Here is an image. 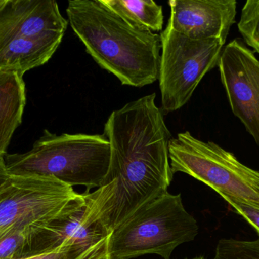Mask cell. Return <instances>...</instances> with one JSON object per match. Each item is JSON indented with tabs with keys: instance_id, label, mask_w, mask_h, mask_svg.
<instances>
[{
	"instance_id": "15",
	"label": "cell",
	"mask_w": 259,
	"mask_h": 259,
	"mask_svg": "<svg viewBox=\"0 0 259 259\" xmlns=\"http://www.w3.org/2000/svg\"><path fill=\"white\" fill-rule=\"evenodd\" d=\"M213 259H259V237L252 241L222 239Z\"/></svg>"
},
{
	"instance_id": "9",
	"label": "cell",
	"mask_w": 259,
	"mask_h": 259,
	"mask_svg": "<svg viewBox=\"0 0 259 259\" xmlns=\"http://www.w3.org/2000/svg\"><path fill=\"white\" fill-rule=\"evenodd\" d=\"M167 26L196 40L217 39L225 44L235 23V0H170Z\"/></svg>"
},
{
	"instance_id": "1",
	"label": "cell",
	"mask_w": 259,
	"mask_h": 259,
	"mask_svg": "<svg viewBox=\"0 0 259 259\" xmlns=\"http://www.w3.org/2000/svg\"><path fill=\"white\" fill-rule=\"evenodd\" d=\"M66 13L87 53L123 85L142 88L158 80L159 34L131 24L102 0H70Z\"/></svg>"
},
{
	"instance_id": "13",
	"label": "cell",
	"mask_w": 259,
	"mask_h": 259,
	"mask_svg": "<svg viewBox=\"0 0 259 259\" xmlns=\"http://www.w3.org/2000/svg\"><path fill=\"white\" fill-rule=\"evenodd\" d=\"M103 4L131 24L153 32L162 30V6L152 0H102Z\"/></svg>"
},
{
	"instance_id": "5",
	"label": "cell",
	"mask_w": 259,
	"mask_h": 259,
	"mask_svg": "<svg viewBox=\"0 0 259 259\" xmlns=\"http://www.w3.org/2000/svg\"><path fill=\"white\" fill-rule=\"evenodd\" d=\"M160 36L161 110L169 114L188 103L204 76L219 64L225 44L217 39H192L169 26Z\"/></svg>"
},
{
	"instance_id": "19",
	"label": "cell",
	"mask_w": 259,
	"mask_h": 259,
	"mask_svg": "<svg viewBox=\"0 0 259 259\" xmlns=\"http://www.w3.org/2000/svg\"><path fill=\"white\" fill-rule=\"evenodd\" d=\"M108 237L85 251L75 259H97L107 252Z\"/></svg>"
},
{
	"instance_id": "16",
	"label": "cell",
	"mask_w": 259,
	"mask_h": 259,
	"mask_svg": "<svg viewBox=\"0 0 259 259\" xmlns=\"http://www.w3.org/2000/svg\"><path fill=\"white\" fill-rule=\"evenodd\" d=\"M237 26L246 44L259 53V0L245 3Z\"/></svg>"
},
{
	"instance_id": "6",
	"label": "cell",
	"mask_w": 259,
	"mask_h": 259,
	"mask_svg": "<svg viewBox=\"0 0 259 259\" xmlns=\"http://www.w3.org/2000/svg\"><path fill=\"white\" fill-rule=\"evenodd\" d=\"M79 195L53 177L10 176L0 189V232L15 225H42Z\"/></svg>"
},
{
	"instance_id": "3",
	"label": "cell",
	"mask_w": 259,
	"mask_h": 259,
	"mask_svg": "<svg viewBox=\"0 0 259 259\" xmlns=\"http://www.w3.org/2000/svg\"><path fill=\"white\" fill-rule=\"evenodd\" d=\"M196 219L186 211L181 194L169 193L137 209L108 237L110 259H131L156 254L170 259L180 245L195 240Z\"/></svg>"
},
{
	"instance_id": "2",
	"label": "cell",
	"mask_w": 259,
	"mask_h": 259,
	"mask_svg": "<svg viewBox=\"0 0 259 259\" xmlns=\"http://www.w3.org/2000/svg\"><path fill=\"white\" fill-rule=\"evenodd\" d=\"M111 146L103 134L58 135L50 131L24 154H6L9 176L53 177L70 186H83L89 192L100 188L109 171Z\"/></svg>"
},
{
	"instance_id": "11",
	"label": "cell",
	"mask_w": 259,
	"mask_h": 259,
	"mask_svg": "<svg viewBox=\"0 0 259 259\" xmlns=\"http://www.w3.org/2000/svg\"><path fill=\"white\" fill-rule=\"evenodd\" d=\"M65 33L48 32L13 41L0 53V70L24 76L26 71L47 63L62 43Z\"/></svg>"
},
{
	"instance_id": "22",
	"label": "cell",
	"mask_w": 259,
	"mask_h": 259,
	"mask_svg": "<svg viewBox=\"0 0 259 259\" xmlns=\"http://www.w3.org/2000/svg\"><path fill=\"white\" fill-rule=\"evenodd\" d=\"M185 259H206V258H204L203 256H198V257H195V258H185Z\"/></svg>"
},
{
	"instance_id": "4",
	"label": "cell",
	"mask_w": 259,
	"mask_h": 259,
	"mask_svg": "<svg viewBox=\"0 0 259 259\" xmlns=\"http://www.w3.org/2000/svg\"><path fill=\"white\" fill-rule=\"evenodd\" d=\"M172 173H186L227 194L259 205V172L242 164L231 152L190 132L178 133L169 142Z\"/></svg>"
},
{
	"instance_id": "10",
	"label": "cell",
	"mask_w": 259,
	"mask_h": 259,
	"mask_svg": "<svg viewBox=\"0 0 259 259\" xmlns=\"http://www.w3.org/2000/svg\"><path fill=\"white\" fill-rule=\"evenodd\" d=\"M68 24L54 0H0V53L19 38L65 33Z\"/></svg>"
},
{
	"instance_id": "8",
	"label": "cell",
	"mask_w": 259,
	"mask_h": 259,
	"mask_svg": "<svg viewBox=\"0 0 259 259\" xmlns=\"http://www.w3.org/2000/svg\"><path fill=\"white\" fill-rule=\"evenodd\" d=\"M86 209L84 195H79L59 215L47 223L34 225L29 236L26 258L64 248L88 249L109 237L101 225H85Z\"/></svg>"
},
{
	"instance_id": "17",
	"label": "cell",
	"mask_w": 259,
	"mask_h": 259,
	"mask_svg": "<svg viewBox=\"0 0 259 259\" xmlns=\"http://www.w3.org/2000/svg\"><path fill=\"white\" fill-rule=\"evenodd\" d=\"M237 214L241 215L258 232L259 237V205L227 194L220 195Z\"/></svg>"
},
{
	"instance_id": "12",
	"label": "cell",
	"mask_w": 259,
	"mask_h": 259,
	"mask_svg": "<svg viewBox=\"0 0 259 259\" xmlns=\"http://www.w3.org/2000/svg\"><path fill=\"white\" fill-rule=\"evenodd\" d=\"M23 76L0 70V160L4 159L14 133L22 123L26 105Z\"/></svg>"
},
{
	"instance_id": "7",
	"label": "cell",
	"mask_w": 259,
	"mask_h": 259,
	"mask_svg": "<svg viewBox=\"0 0 259 259\" xmlns=\"http://www.w3.org/2000/svg\"><path fill=\"white\" fill-rule=\"evenodd\" d=\"M218 66L234 115L259 147V61L240 39L224 47Z\"/></svg>"
},
{
	"instance_id": "21",
	"label": "cell",
	"mask_w": 259,
	"mask_h": 259,
	"mask_svg": "<svg viewBox=\"0 0 259 259\" xmlns=\"http://www.w3.org/2000/svg\"><path fill=\"white\" fill-rule=\"evenodd\" d=\"M97 259H110V257H109L108 252H106V253L104 254V255H102V256H100V258Z\"/></svg>"
},
{
	"instance_id": "18",
	"label": "cell",
	"mask_w": 259,
	"mask_h": 259,
	"mask_svg": "<svg viewBox=\"0 0 259 259\" xmlns=\"http://www.w3.org/2000/svg\"><path fill=\"white\" fill-rule=\"evenodd\" d=\"M88 249L77 247L64 248L51 253L42 254L24 259H75Z\"/></svg>"
},
{
	"instance_id": "20",
	"label": "cell",
	"mask_w": 259,
	"mask_h": 259,
	"mask_svg": "<svg viewBox=\"0 0 259 259\" xmlns=\"http://www.w3.org/2000/svg\"><path fill=\"white\" fill-rule=\"evenodd\" d=\"M9 176H10L7 173L6 166H5L4 159L0 160V189L6 183Z\"/></svg>"
},
{
	"instance_id": "14",
	"label": "cell",
	"mask_w": 259,
	"mask_h": 259,
	"mask_svg": "<svg viewBox=\"0 0 259 259\" xmlns=\"http://www.w3.org/2000/svg\"><path fill=\"white\" fill-rule=\"evenodd\" d=\"M34 225H15L0 232V259L26 258L29 236Z\"/></svg>"
}]
</instances>
